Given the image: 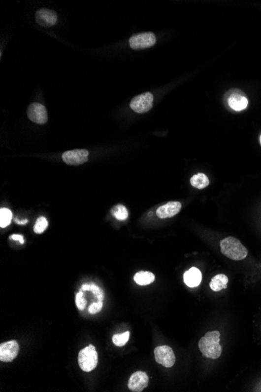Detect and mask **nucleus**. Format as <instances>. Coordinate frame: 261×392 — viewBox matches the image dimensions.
<instances>
[{
  "label": "nucleus",
  "mask_w": 261,
  "mask_h": 392,
  "mask_svg": "<svg viewBox=\"0 0 261 392\" xmlns=\"http://www.w3.org/2000/svg\"><path fill=\"white\" fill-rule=\"evenodd\" d=\"M149 377L145 372L137 371L130 376L129 389L133 392H141L149 385Z\"/></svg>",
  "instance_id": "nucleus-11"
},
{
  "label": "nucleus",
  "mask_w": 261,
  "mask_h": 392,
  "mask_svg": "<svg viewBox=\"0 0 261 392\" xmlns=\"http://www.w3.org/2000/svg\"><path fill=\"white\" fill-rule=\"evenodd\" d=\"M89 151L85 149H76L63 154L62 159L68 165H80L89 160Z\"/></svg>",
  "instance_id": "nucleus-9"
},
{
  "label": "nucleus",
  "mask_w": 261,
  "mask_h": 392,
  "mask_svg": "<svg viewBox=\"0 0 261 392\" xmlns=\"http://www.w3.org/2000/svg\"><path fill=\"white\" fill-rule=\"evenodd\" d=\"M15 222L17 224L24 225L26 224V223H28V220L26 219V220L25 221H19L17 220V219H15Z\"/></svg>",
  "instance_id": "nucleus-25"
},
{
  "label": "nucleus",
  "mask_w": 261,
  "mask_h": 392,
  "mask_svg": "<svg viewBox=\"0 0 261 392\" xmlns=\"http://www.w3.org/2000/svg\"><path fill=\"white\" fill-rule=\"evenodd\" d=\"M129 337H130V332H125L123 334H115L113 336L112 341L116 346L122 347L129 341Z\"/></svg>",
  "instance_id": "nucleus-21"
},
{
  "label": "nucleus",
  "mask_w": 261,
  "mask_h": 392,
  "mask_svg": "<svg viewBox=\"0 0 261 392\" xmlns=\"http://www.w3.org/2000/svg\"></svg>",
  "instance_id": "nucleus-26"
},
{
  "label": "nucleus",
  "mask_w": 261,
  "mask_h": 392,
  "mask_svg": "<svg viewBox=\"0 0 261 392\" xmlns=\"http://www.w3.org/2000/svg\"><path fill=\"white\" fill-rule=\"evenodd\" d=\"M48 227V221L45 217H39L36 220L34 227V232L35 234H42L46 230Z\"/></svg>",
  "instance_id": "nucleus-22"
},
{
  "label": "nucleus",
  "mask_w": 261,
  "mask_h": 392,
  "mask_svg": "<svg viewBox=\"0 0 261 392\" xmlns=\"http://www.w3.org/2000/svg\"><path fill=\"white\" fill-rule=\"evenodd\" d=\"M156 41V36L153 32H145L131 36L129 44L131 49H143L152 47L155 45Z\"/></svg>",
  "instance_id": "nucleus-6"
},
{
  "label": "nucleus",
  "mask_w": 261,
  "mask_h": 392,
  "mask_svg": "<svg viewBox=\"0 0 261 392\" xmlns=\"http://www.w3.org/2000/svg\"><path fill=\"white\" fill-rule=\"evenodd\" d=\"M104 292L101 287L95 283H88L82 285L78 294H76V306L78 310L83 311L89 301L91 305L96 302H103Z\"/></svg>",
  "instance_id": "nucleus-1"
},
{
  "label": "nucleus",
  "mask_w": 261,
  "mask_h": 392,
  "mask_svg": "<svg viewBox=\"0 0 261 392\" xmlns=\"http://www.w3.org/2000/svg\"><path fill=\"white\" fill-rule=\"evenodd\" d=\"M221 251L224 255L231 260L240 261L248 255V251L244 245H242L239 239L228 236L222 239L221 243Z\"/></svg>",
  "instance_id": "nucleus-3"
},
{
  "label": "nucleus",
  "mask_w": 261,
  "mask_h": 392,
  "mask_svg": "<svg viewBox=\"0 0 261 392\" xmlns=\"http://www.w3.org/2000/svg\"><path fill=\"white\" fill-rule=\"evenodd\" d=\"M102 306H103V302H96L92 304L88 308V311L92 315L97 314L99 313L102 310Z\"/></svg>",
  "instance_id": "nucleus-23"
},
{
  "label": "nucleus",
  "mask_w": 261,
  "mask_h": 392,
  "mask_svg": "<svg viewBox=\"0 0 261 392\" xmlns=\"http://www.w3.org/2000/svg\"><path fill=\"white\" fill-rule=\"evenodd\" d=\"M190 183H191L192 186H193V187L199 189V190H202V189H204L206 188V187H208L210 181H209L208 178H207V176H206L205 174L198 173L191 178Z\"/></svg>",
  "instance_id": "nucleus-18"
},
{
  "label": "nucleus",
  "mask_w": 261,
  "mask_h": 392,
  "mask_svg": "<svg viewBox=\"0 0 261 392\" xmlns=\"http://www.w3.org/2000/svg\"><path fill=\"white\" fill-rule=\"evenodd\" d=\"M154 96L151 93H145L135 96L131 100L130 107L134 112L138 114L146 113L153 108Z\"/></svg>",
  "instance_id": "nucleus-5"
},
{
  "label": "nucleus",
  "mask_w": 261,
  "mask_h": 392,
  "mask_svg": "<svg viewBox=\"0 0 261 392\" xmlns=\"http://www.w3.org/2000/svg\"><path fill=\"white\" fill-rule=\"evenodd\" d=\"M156 362L165 367H171L175 363V354L172 349L167 345H162L156 348L154 350Z\"/></svg>",
  "instance_id": "nucleus-7"
},
{
  "label": "nucleus",
  "mask_w": 261,
  "mask_h": 392,
  "mask_svg": "<svg viewBox=\"0 0 261 392\" xmlns=\"http://www.w3.org/2000/svg\"><path fill=\"white\" fill-rule=\"evenodd\" d=\"M228 104L229 107L234 111L241 112L247 108L249 101L248 99L246 98V96L242 92L236 89V91L233 92L228 96Z\"/></svg>",
  "instance_id": "nucleus-13"
},
{
  "label": "nucleus",
  "mask_w": 261,
  "mask_h": 392,
  "mask_svg": "<svg viewBox=\"0 0 261 392\" xmlns=\"http://www.w3.org/2000/svg\"><path fill=\"white\" fill-rule=\"evenodd\" d=\"M228 278L225 274H218L213 278L210 282V287L211 290L218 292L223 289L227 288Z\"/></svg>",
  "instance_id": "nucleus-16"
},
{
  "label": "nucleus",
  "mask_w": 261,
  "mask_h": 392,
  "mask_svg": "<svg viewBox=\"0 0 261 392\" xmlns=\"http://www.w3.org/2000/svg\"><path fill=\"white\" fill-rule=\"evenodd\" d=\"M202 281V274L198 269L193 267L184 274V282L189 287H196Z\"/></svg>",
  "instance_id": "nucleus-15"
},
{
  "label": "nucleus",
  "mask_w": 261,
  "mask_h": 392,
  "mask_svg": "<svg viewBox=\"0 0 261 392\" xmlns=\"http://www.w3.org/2000/svg\"><path fill=\"white\" fill-rule=\"evenodd\" d=\"M112 215L118 220L124 221L129 218V211L122 204H117L111 209Z\"/></svg>",
  "instance_id": "nucleus-19"
},
{
  "label": "nucleus",
  "mask_w": 261,
  "mask_h": 392,
  "mask_svg": "<svg viewBox=\"0 0 261 392\" xmlns=\"http://www.w3.org/2000/svg\"><path fill=\"white\" fill-rule=\"evenodd\" d=\"M134 280L137 284L146 286L154 283L155 280V275L152 274L151 272L140 271L134 275Z\"/></svg>",
  "instance_id": "nucleus-17"
},
{
  "label": "nucleus",
  "mask_w": 261,
  "mask_h": 392,
  "mask_svg": "<svg viewBox=\"0 0 261 392\" xmlns=\"http://www.w3.org/2000/svg\"><path fill=\"white\" fill-rule=\"evenodd\" d=\"M182 204L178 201L167 202L157 210V216L161 219H167L176 215L181 211Z\"/></svg>",
  "instance_id": "nucleus-14"
},
{
  "label": "nucleus",
  "mask_w": 261,
  "mask_h": 392,
  "mask_svg": "<svg viewBox=\"0 0 261 392\" xmlns=\"http://www.w3.org/2000/svg\"><path fill=\"white\" fill-rule=\"evenodd\" d=\"M36 22L40 26L44 28H50L56 25L57 21V15L55 12L49 10L46 8L40 9L35 13Z\"/></svg>",
  "instance_id": "nucleus-12"
},
{
  "label": "nucleus",
  "mask_w": 261,
  "mask_h": 392,
  "mask_svg": "<svg viewBox=\"0 0 261 392\" xmlns=\"http://www.w3.org/2000/svg\"><path fill=\"white\" fill-rule=\"evenodd\" d=\"M12 214L11 211L8 208L2 207L0 210V227L1 228H5L8 227L11 223Z\"/></svg>",
  "instance_id": "nucleus-20"
},
{
  "label": "nucleus",
  "mask_w": 261,
  "mask_h": 392,
  "mask_svg": "<svg viewBox=\"0 0 261 392\" xmlns=\"http://www.w3.org/2000/svg\"><path fill=\"white\" fill-rule=\"evenodd\" d=\"M78 364L85 372L93 371L98 364V353L93 345H89L79 352Z\"/></svg>",
  "instance_id": "nucleus-4"
},
{
  "label": "nucleus",
  "mask_w": 261,
  "mask_h": 392,
  "mask_svg": "<svg viewBox=\"0 0 261 392\" xmlns=\"http://www.w3.org/2000/svg\"><path fill=\"white\" fill-rule=\"evenodd\" d=\"M27 115L31 121L36 124H44L48 121L46 107L39 103L31 104L27 110Z\"/></svg>",
  "instance_id": "nucleus-8"
},
{
  "label": "nucleus",
  "mask_w": 261,
  "mask_h": 392,
  "mask_svg": "<svg viewBox=\"0 0 261 392\" xmlns=\"http://www.w3.org/2000/svg\"><path fill=\"white\" fill-rule=\"evenodd\" d=\"M19 353V345L16 341H10L0 345V360L9 362L17 356Z\"/></svg>",
  "instance_id": "nucleus-10"
},
{
  "label": "nucleus",
  "mask_w": 261,
  "mask_h": 392,
  "mask_svg": "<svg viewBox=\"0 0 261 392\" xmlns=\"http://www.w3.org/2000/svg\"><path fill=\"white\" fill-rule=\"evenodd\" d=\"M220 334L218 331L206 333L199 341V349L203 356L206 358H219L222 353V348L220 345Z\"/></svg>",
  "instance_id": "nucleus-2"
},
{
  "label": "nucleus",
  "mask_w": 261,
  "mask_h": 392,
  "mask_svg": "<svg viewBox=\"0 0 261 392\" xmlns=\"http://www.w3.org/2000/svg\"><path fill=\"white\" fill-rule=\"evenodd\" d=\"M10 239H13V240H18L21 243H25V240H24V237L22 235H19V234H13V236H10Z\"/></svg>",
  "instance_id": "nucleus-24"
}]
</instances>
